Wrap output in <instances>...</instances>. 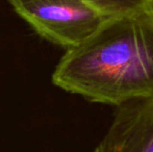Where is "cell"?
Returning a JSON list of instances; mask_svg holds the SVG:
<instances>
[{"label":"cell","mask_w":153,"mask_h":152,"mask_svg":"<svg viewBox=\"0 0 153 152\" xmlns=\"http://www.w3.org/2000/svg\"><path fill=\"white\" fill-rule=\"evenodd\" d=\"M41 38L70 49L91 38L106 17L85 0H7Z\"/></svg>","instance_id":"obj_2"},{"label":"cell","mask_w":153,"mask_h":152,"mask_svg":"<svg viewBox=\"0 0 153 152\" xmlns=\"http://www.w3.org/2000/svg\"><path fill=\"white\" fill-rule=\"evenodd\" d=\"M52 82L91 102L120 106L153 97V10L107 18L67 49Z\"/></svg>","instance_id":"obj_1"},{"label":"cell","mask_w":153,"mask_h":152,"mask_svg":"<svg viewBox=\"0 0 153 152\" xmlns=\"http://www.w3.org/2000/svg\"><path fill=\"white\" fill-rule=\"evenodd\" d=\"M106 18L153 10V0H85Z\"/></svg>","instance_id":"obj_4"},{"label":"cell","mask_w":153,"mask_h":152,"mask_svg":"<svg viewBox=\"0 0 153 152\" xmlns=\"http://www.w3.org/2000/svg\"><path fill=\"white\" fill-rule=\"evenodd\" d=\"M94 152H153V97L118 106Z\"/></svg>","instance_id":"obj_3"}]
</instances>
